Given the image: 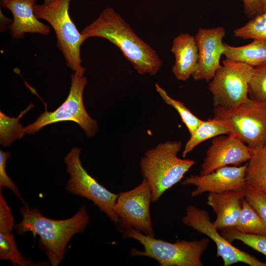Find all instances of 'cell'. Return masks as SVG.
Masks as SVG:
<instances>
[{
	"mask_svg": "<svg viewBox=\"0 0 266 266\" xmlns=\"http://www.w3.org/2000/svg\"><path fill=\"white\" fill-rule=\"evenodd\" d=\"M265 147H266V146H265Z\"/></svg>",
	"mask_w": 266,
	"mask_h": 266,
	"instance_id": "d6a6232c",
	"label": "cell"
},
{
	"mask_svg": "<svg viewBox=\"0 0 266 266\" xmlns=\"http://www.w3.org/2000/svg\"><path fill=\"white\" fill-rule=\"evenodd\" d=\"M183 224L205 234L211 239L217 247V257H221L224 266H229L238 262L251 266H266L254 256L233 246L229 241L218 232V230L210 219L205 210L190 205L186 207V214L182 218Z\"/></svg>",
	"mask_w": 266,
	"mask_h": 266,
	"instance_id": "8fae6325",
	"label": "cell"
},
{
	"mask_svg": "<svg viewBox=\"0 0 266 266\" xmlns=\"http://www.w3.org/2000/svg\"><path fill=\"white\" fill-rule=\"evenodd\" d=\"M246 185L266 194V147L254 150L245 171Z\"/></svg>",
	"mask_w": 266,
	"mask_h": 266,
	"instance_id": "44dd1931",
	"label": "cell"
},
{
	"mask_svg": "<svg viewBox=\"0 0 266 266\" xmlns=\"http://www.w3.org/2000/svg\"><path fill=\"white\" fill-rule=\"evenodd\" d=\"M14 227L12 215L6 213L0 216V259L9 261L13 266H38L44 263H35L27 259L18 250L11 231Z\"/></svg>",
	"mask_w": 266,
	"mask_h": 266,
	"instance_id": "ac0fdd59",
	"label": "cell"
},
{
	"mask_svg": "<svg viewBox=\"0 0 266 266\" xmlns=\"http://www.w3.org/2000/svg\"><path fill=\"white\" fill-rule=\"evenodd\" d=\"M81 33L86 39L100 37L114 44L141 75H154L161 67L162 61L156 51L138 36L112 8L103 9Z\"/></svg>",
	"mask_w": 266,
	"mask_h": 266,
	"instance_id": "6da1fadb",
	"label": "cell"
},
{
	"mask_svg": "<svg viewBox=\"0 0 266 266\" xmlns=\"http://www.w3.org/2000/svg\"><path fill=\"white\" fill-rule=\"evenodd\" d=\"M241 204L240 217L232 229L243 233L266 235V225L244 197Z\"/></svg>",
	"mask_w": 266,
	"mask_h": 266,
	"instance_id": "7402d4cb",
	"label": "cell"
},
{
	"mask_svg": "<svg viewBox=\"0 0 266 266\" xmlns=\"http://www.w3.org/2000/svg\"><path fill=\"white\" fill-rule=\"evenodd\" d=\"M247 166V163L238 166H225L205 175H191L181 184L196 187L191 193L192 197L205 192L221 193L231 191H244L247 186L245 179Z\"/></svg>",
	"mask_w": 266,
	"mask_h": 266,
	"instance_id": "5bb4252c",
	"label": "cell"
},
{
	"mask_svg": "<svg viewBox=\"0 0 266 266\" xmlns=\"http://www.w3.org/2000/svg\"><path fill=\"white\" fill-rule=\"evenodd\" d=\"M244 191H231L221 193H209L207 204L216 215L213 222L218 230L232 229L240 217Z\"/></svg>",
	"mask_w": 266,
	"mask_h": 266,
	"instance_id": "2e32d148",
	"label": "cell"
},
{
	"mask_svg": "<svg viewBox=\"0 0 266 266\" xmlns=\"http://www.w3.org/2000/svg\"><path fill=\"white\" fill-rule=\"evenodd\" d=\"M221 234L230 242L239 240L266 256V235L243 233L232 229H223Z\"/></svg>",
	"mask_w": 266,
	"mask_h": 266,
	"instance_id": "4316f807",
	"label": "cell"
},
{
	"mask_svg": "<svg viewBox=\"0 0 266 266\" xmlns=\"http://www.w3.org/2000/svg\"><path fill=\"white\" fill-rule=\"evenodd\" d=\"M170 50L175 57L172 73L178 80L185 81L197 67L199 53L195 36L180 33L173 39Z\"/></svg>",
	"mask_w": 266,
	"mask_h": 266,
	"instance_id": "e0dca14e",
	"label": "cell"
},
{
	"mask_svg": "<svg viewBox=\"0 0 266 266\" xmlns=\"http://www.w3.org/2000/svg\"><path fill=\"white\" fill-rule=\"evenodd\" d=\"M248 96L266 105V62L254 67L249 83Z\"/></svg>",
	"mask_w": 266,
	"mask_h": 266,
	"instance_id": "484cf974",
	"label": "cell"
},
{
	"mask_svg": "<svg viewBox=\"0 0 266 266\" xmlns=\"http://www.w3.org/2000/svg\"><path fill=\"white\" fill-rule=\"evenodd\" d=\"M182 146L179 141H166L149 149L141 158L140 171L150 187L152 202L157 201L166 190L179 182L196 163L178 157Z\"/></svg>",
	"mask_w": 266,
	"mask_h": 266,
	"instance_id": "3957f363",
	"label": "cell"
},
{
	"mask_svg": "<svg viewBox=\"0 0 266 266\" xmlns=\"http://www.w3.org/2000/svg\"><path fill=\"white\" fill-rule=\"evenodd\" d=\"M223 27L200 28L195 36L198 49L197 69L192 77L196 80L209 82L221 66L220 59L225 50L222 40L225 35Z\"/></svg>",
	"mask_w": 266,
	"mask_h": 266,
	"instance_id": "4fadbf2b",
	"label": "cell"
},
{
	"mask_svg": "<svg viewBox=\"0 0 266 266\" xmlns=\"http://www.w3.org/2000/svg\"><path fill=\"white\" fill-rule=\"evenodd\" d=\"M244 198L259 214L266 225V194L246 186Z\"/></svg>",
	"mask_w": 266,
	"mask_h": 266,
	"instance_id": "83f0119b",
	"label": "cell"
},
{
	"mask_svg": "<svg viewBox=\"0 0 266 266\" xmlns=\"http://www.w3.org/2000/svg\"><path fill=\"white\" fill-rule=\"evenodd\" d=\"M253 151L234 134L217 136L206 151L200 175L210 173L229 165L240 166L251 158Z\"/></svg>",
	"mask_w": 266,
	"mask_h": 266,
	"instance_id": "7c38bea8",
	"label": "cell"
},
{
	"mask_svg": "<svg viewBox=\"0 0 266 266\" xmlns=\"http://www.w3.org/2000/svg\"><path fill=\"white\" fill-rule=\"evenodd\" d=\"M21 221L14 225L19 235L31 232L39 236V247L44 251L52 266H58L64 259L66 246L76 233L83 232L90 222L85 205L71 217L54 220L42 215L36 208L28 204L20 208Z\"/></svg>",
	"mask_w": 266,
	"mask_h": 266,
	"instance_id": "7a4b0ae2",
	"label": "cell"
},
{
	"mask_svg": "<svg viewBox=\"0 0 266 266\" xmlns=\"http://www.w3.org/2000/svg\"><path fill=\"white\" fill-rule=\"evenodd\" d=\"M36 0H1L3 7L9 9L13 21L9 27L14 38H23L26 33H38L44 35L50 32V28L39 21L34 12Z\"/></svg>",
	"mask_w": 266,
	"mask_h": 266,
	"instance_id": "9a60e30c",
	"label": "cell"
},
{
	"mask_svg": "<svg viewBox=\"0 0 266 266\" xmlns=\"http://www.w3.org/2000/svg\"><path fill=\"white\" fill-rule=\"evenodd\" d=\"M71 86L64 102L52 112L46 110L33 123L24 128L25 133H34L43 127L63 121L77 123L90 137L98 132L97 122L89 115L83 101V94L87 82L86 78L74 72L70 75Z\"/></svg>",
	"mask_w": 266,
	"mask_h": 266,
	"instance_id": "52a82bcc",
	"label": "cell"
},
{
	"mask_svg": "<svg viewBox=\"0 0 266 266\" xmlns=\"http://www.w3.org/2000/svg\"><path fill=\"white\" fill-rule=\"evenodd\" d=\"M230 129L222 121L213 117L203 121L197 129L191 134L182 153L183 157L186 156L201 142L211 138L223 134H230Z\"/></svg>",
	"mask_w": 266,
	"mask_h": 266,
	"instance_id": "ffe728a7",
	"label": "cell"
},
{
	"mask_svg": "<svg viewBox=\"0 0 266 266\" xmlns=\"http://www.w3.org/2000/svg\"><path fill=\"white\" fill-rule=\"evenodd\" d=\"M265 11L266 10V0H262Z\"/></svg>",
	"mask_w": 266,
	"mask_h": 266,
	"instance_id": "1f68e13d",
	"label": "cell"
},
{
	"mask_svg": "<svg viewBox=\"0 0 266 266\" xmlns=\"http://www.w3.org/2000/svg\"><path fill=\"white\" fill-rule=\"evenodd\" d=\"M254 67L226 59L208 84L214 107L234 108L248 98V86Z\"/></svg>",
	"mask_w": 266,
	"mask_h": 266,
	"instance_id": "ba28073f",
	"label": "cell"
},
{
	"mask_svg": "<svg viewBox=\"0 0 266 266\" xmlns=\"http://www.w3.org/2000/svg\"><path fill=\"white\" fill-rule=\"evenodd\" d=\"M155 87L164 102L173 107L178 112L182 121L190 134H192L202 120L195 115L183 102L170 97L157 83H155Z\"/></svg>",
	"mask_w": 266,
	"mask_h": 266,
	"instance_id": "cb8c5ba5",
	"label": "cell"
},
{
	"mask_svg": "<svg viewBox=\"0 0 266 266\" xmlns=\"http://www.w3.org/2000/svg\"><path fill=\"white\" fill-rule=\"evenodd\" d=\"M214 117L224 123L253 150L266 145V105L248 98L237 107L225 110L214 107Z\"/></svg>",
	"mask_w": 266,
	"mask_h": 266,
	"instance_id": "8992f818",
	"label": "cell"
},
{
	"mask_svg": "<svg viewBox=\"0 0 266 266\" xmlns=\"http://www.w3.org/2000/svg\"><path fill=\"white\" fill-rule=\"evenodd\" d=\"M151 191L147 181L130 191L118 194L114 210L118 218L116 225L122 233L133 229L146 235L154 236L150 213Z\"/></svg>",
	"mask_w": 266,
	"mask_h": 266,
	"instance_id": "30bf717a",
	"label": "cell"
},
{
	"mask_svg": "<svg viewBox=\"0 0 266 266\" xmlns=\"http://www.w3.org/2000/svg\"><path fill=\"white\" fill-rule=\"evenodd\" d=\"M123 236L134 239L144 247L143 251L132 248L130 251L132 256L150 257L157 261L161 266H202L200 258L209 243V239L206 237L170 243L146 235L133 229L125 231Z\"/></svg>",
	"mask_w": 266,
	"mask_h": 266,
	"instance_id": "277c9868",
	"label": "cell"
},
{
	"mask_svg": "<svg viewBox=\"0 0 266 266\" xmlns=\"http://www.w3.org/2000/svg\"><path fill=\"white\" fill-rule=\"evenodd\" d=\"M34 105L31 104L20 113L17 118H10L0 111V143L3 146L11 144L16 139L21 138L25 134L24 128L19 123V120Z\"/></svg>",
	"mask_w": 266,
	"mask_h": 266,
	"instance_id": "603a6c76",
	"label": "cell"
},
{
	"mask_svg": "<svg viewBox=\"0 0 266 266\" xmlns=\"http://www.w3.org/2000/svg\"><path fill=\"white\" fill-rule=\"evenodd\" d=\"M10 156L9 151L0 150V191L3 187H6L11 190L20 200L21 201L27 205V202L23 199L17 185L8 177L6 172V161Z\"/></svg>",
	"mask_w": 266,
	"mask_h": 266,
	"instance_id": "f1b7e54d",
	"label": "cell"
},
{
	"mask_svg": "<svg viewBox=\"0 0 266 266\" xmlns=\"http://www.w3.org/2000/svg\"><path fill=\"white\" fill-rule=\"evenodd\" d=\"M80 152V148L74 147L65 157L66 172L69 175L66 189L71 194L92 201L117 225L119 220L114 206L118 194L108 190L86 171L81 164Z\"/></svg>",
	"mask_w": 266,
	"mask_h": 266,
	"instance_id": "9c48e42d",
	"label": "cell"
},
{
	"mask_svg": "<svg viewBox=\"0 0 266 266\" xmlns=\"http://www.w3.org/2000/svg\"><path fill=\"white\" fill-rule=\"evenodd\" d=\"M244 12L249 18H252L265 11L262 0H242Z\"/></svg>",
	"mask_w": 266,
	"mask_h": 266,
	"instance_id": "f546056e",
	"label": "cell"
},
{
	"mask_svg": "<svg viewBox=\"0 0 266 266\" xmlns=\"http://www.w3.org/2000/svg\"><path fill=\"white\" fill-rule=\"evenodd\" d=\"M44 4H48L53 1L54 0H43Z\"/></svg>",
	"mask_w": 266,
	"mask_h": 266,
	"instance_id": "4dcf8cb0",
	"label": "cell"
},
{
	"mask_svg": "<svg viewBox=\"0 0 266 266\" xmlns=\"http://www.w3.org/2000/svg\"><path fill=\"white\" fill-rule=\"evenodd\" d=\"M71 0H54L48 4H35L36 17L46 21L53 28L57 46L62 52L66 65L75 73L83 75L86 69L81 65L80 47L86 39L71 20L69 4Z\"/></svg>",
	"mask_w": 266,
	"mask_h": 266,
	"instance_id": "5b68a950",
	"label": "cell"
},
{
	"mask_svg": "<svg viewBox=\"0 0 266 266\" xmlns=\"http://www.w3.org/2000/svg\"><path fill=\"white\" fill-rule=\"evenodd\" d=\"M226 59L248 65L253 67L266 62V41L253 39L241 46H232L224 43Z\"/></svg>",
	"mask_w": 266,
	"mask_h": 266,
	"instance_id": "d6986e66",
	"label": "cell"
},
{
	"mask_svg": "<svg viewBox=\"0 0 266 266\" xmlns=\"http://www.w3.org/2000/svg\"><path fill=\"white\" fill-rule=\"evenodd\" d=\"M233 34L243 39L266 41V10L252 18L244 26L235 29Z\"/></svg>",
	"mask_w": 266,
	"mask_h": 266,
	"instance_id": "d4e9b609",
	"label": "cell"
}]
</instances>
